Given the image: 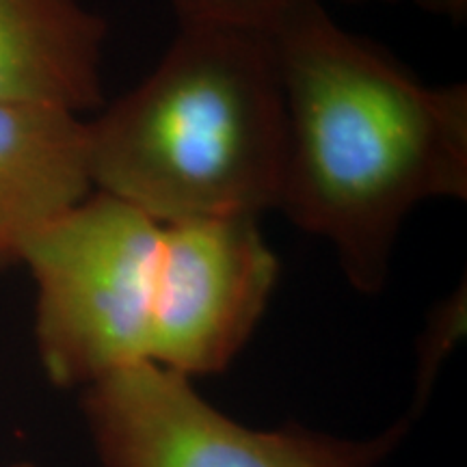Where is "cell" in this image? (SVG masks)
<instances>
[{"label":"cell","instance_id":"obj_7","mask_svg":"<svg viewBox=\"0 0 467 467\" xmlns=\"http://www.w3.org/2000/svg\"><path fill=\"white\" fill-rule=\"evenodd\" d=\"M104 37L107 22L80 0H0V102L102 107Z\"/></svg>","mask_w":467,"mask_h":467},{"label":"cell","instance_id":"obj_4","mask_svg":"<svg viewBox=\"0 0 467 467\" xmlns=\"http://www.w3.org/2000/svg\"><path fill=\"white\" fill-rule=\"evenodd\" d=\"M83 411L104 467H375L405 435L402 424L364 441L247 429L151 361L87 385Z\"/></svg>","mask_w":467,"mask_h":467},{"label":"cell","instance_id":"obj_1","mask_svg":"<svg viewBox=\"0 0 467 467\" xmlns=\"http://www.w3.org/2000/svg\"><path fill=\"white\" fill-rule=\"evenodd\" d=\"M285 104L277 210L325 238L355 290L388 282L420 203L467 200V85H426L306 0L271 33Z\"/></svg>","mask_w":467,"mask_h":467},{"label":"cell","instance_id":"obj_9","mask_svg":"<svg viewBox=\"0 0 467 467\" xmlns=\"http://www.w3.org/2000/svg\"><path fill=\"white\" fill-rule=\"evenodd\" d=\"M465 314L467 299L465 285L454 290L441 306H437L431 314L429 325H426L422 347H420V366H418V394H422L431 388L437 370L441 368V361L454 348L465 334Z\"/></svg>","mask_w":467,"mask_h":467},{"label":"cell","instance_id":"obj_2","mask_svg":"<svg viewBox=\"0 0 467 467\" xmlns=\"http://www.w3.org/2000/svg\"><path fill=\"white\" fill-rule=\"evenodd\" d=\"M285 104L271 33L180 25L145 78L89 121L93 189L161 225L277 206Z\"/></svg>","mask_w":467,"mask_h":467},{"label":"cell","instance_id":"obj_10","mask_svg":"<svg viewBox=\"0 0 467 467\" xmlns=\"http://www.w3.org/2000/svg\"><path fill=\"white\" fill-rule=\"evenodd\" d=\"M348 3H366V0H348ZM381 3H396V0H381ZM411 3L426 14L448 17L452 22H461L467 14V0H411Z\"/></svg>","mask_w":467,"mask_h":467},{"label":"cell","instance_id":"obj_8","mask_svg":"<svg viewBox=\"0 0 467 467\" xmlns=\"http://www.w3.org/2000/svg\"><path fill=\"white\" fill-rule=\"evenodd\" d=\"M180 25H214L273 33L306 0H169Z\"/></svg>","mask_w":467,"mask_h":467},{"label":"cell","instance_id":"obj_5","mask_svg":"<svg viewBox=\"0 0 467 467\" xmlns=\"http://www.w3.org/2000/svg\"><path fill=\"white\" fill-rule=\"evenodd\" d=\"M277 275L255 214L162 225L151 364L189 379L223 370L254 334Z\"/></svg>","mask_w":467,"mask_h":467},{"label":"cell","instance_id":"obj_6","mask_svg":"<svg viewBox=\"0 0 467 467\" xmlns=\"http://www.w3.org/2000/svg\"><path fill=\"white\" fill-rule=\"evenodd\" d=\"M93 189L89 121L61 109L0 102V271Z\"/></svg>","mask_w":467,"mask_h":467},{"label":"cell","instance_id":"obj_11","mask_svg":"<svg viewBox=\"0 0 467 467\" xmlns=\"http://www.w3.org/2000/svg\"><path fill=\"white\" fill-rule=\"evenodd\" d=\"M3 467H35L33 463H28V461H17V463H11V465H3Z\"/></svg>","mask_w":467,"mask_h":467},{"label":"cell","instance_id":"obj_3","mask_svg":"<svg viewBox=\"0 0 467 467\" xmlns=\"http://www.w3.org/2000/svg\"><path fill=\"white\" fill-rule=\"evenodd\" d=\"M162 225L107 192L52 223L28 244L35 344L58 388H87L150 361Z\"/></svg>","mask_w":467,"mask_h":467}]
</instances>
